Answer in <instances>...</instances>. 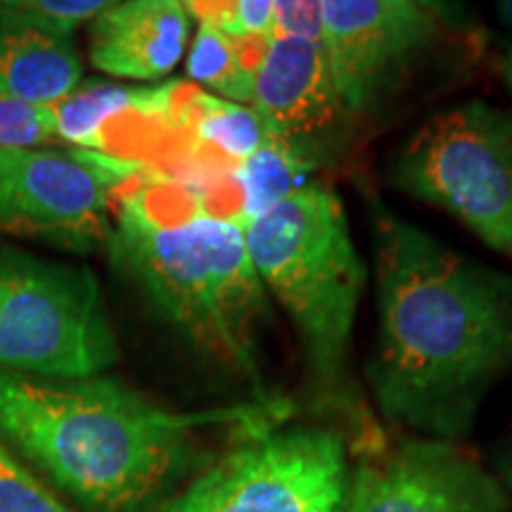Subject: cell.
<instances>
[{
  "instance_id": "23",
  "label": "cell",
  "mask_w": 512,
  "mask_h": 512,
  "mask_svg": "<svg viewBox=\"0 0 512 512\" xmlns=\"http://www.w3.org/2000/svg\"><path fill=\"white\" fill-rule=\"evenodd\" d=\"M422 10H427L430 15H444L446 19L456 17V8H453V0H415Z\"/></svg>"
},
{
  "instance_id": "18",
  "label": "cell",
  "mask_w": 512,
  "mask_h": 512,
  "mask_svg": "<svg viewBox=\"0 0 512 512\" xmlns=\"http://www.w3.org/2000/svg\"><path fill=\"white\" fill-rule=\"evenodd\" d=\"M55 136L50 107L0 95V150H34Z\"/></svg>"
},
{
  "instance_id": "5",
  "label": "cell",
  "mask_w": 512,
  "mask_h": 512,
  "mask_svg": "<svg viewBox=\"0 0 512 512\" xmlns=\"http://www.w3.org/2000/svg\"><path fill=\"white\" fill-rule=\"evenodd\" d=\"M117 358V339L91 268L0 245V370L88 380Z\"/></svg>"
},
{
  "instance_id": "12",
  "label": "cell",
  "mask_w": 512,
  "mask_h": 512,
  "mask_svg": "<svg viewBox=\"0 0 512 512\" xmlns=\"http://www.w3.org/2000/svg\"><path fill=\"white\" fill-rule=\"evenodd\" d=\"M188 36L190 17L181 0H121L91 22L88 50L100 72L157 81L181 62Z\"/></svg>"
},
{
  "instance_id": "15",
  "label": "cell",
  "mask_w": 512,
  "mask_h": 512,
  "mask_svg": "<svg viewBox=\"0 0 512 512\" xmlns=\"http://www.w3.org/2000/svg\"><path fill=\"white\" fill-rule=\"evenodd\" d=\"M268 41L271 38H233L211 24H200L185 69L202 91L252 107L254 72Z\"/></svg>"
},
{
  "instance_id": "1",
  "label": "cell",
  "mask_w": 512,
  "mask_h": 512,
  "mask_svg": "<svg viewBox=\"0 0 512 512\" xmlns=\"http://www.w3.org/2000/svg\"><path fill=\"white\" fill-rule=\"evenodd\" d=\"M377 342L370 387L389 420L453 439L512 370V278L370 200Z\"/></svg>"
},
{
  "instance_id": "25",
  "label": "cell",
  "mask_w": 512,
  "mask_h": 512,
  "mask_svg": "<svg viewBox=\"0 0 512 512\" xmlns=\"http://www.w3.org/2000/svg\"><path fill=\"white\" fill-rule=\"evenodd\" d=\"M496 8L498 17H501L508 27H512V0H496Z\"/></svg>"
},
{
  "instance_id": "3",
  "label": "cell",
  "mask_w": 512,
  "mask_h": 512,
  "mask_svg": "<svg viewBox=\"0 0 512 512\" xmlns=\"http://www.w3.org/2000/svg\"><path fill=\"white\" fill-rule=\"evenodd\" d=\"M110 247L169 323L223 366L245 375L256 401H275L266 394L259 366L268 292L249 259L240 223L202 214L176 226H150L117 211Z\"/></svg>"
},
{
  "instance_id": "21",
  "label": "cell",
  "mask_w": 512,
  "mask_h": 512,
  "mask_svg": "<svg viewBox=\"0 0 512 512\" xmlns=\"http://www.w3.org/2000/svg\"><path fill=\"white\" fill-rule=\"evenodd\" d=\"M323 0H273V36H299L320 41Z\"/></svg>"
},
{
  "instance_id": "11",
  "label": "cell",
  "mask_w": 512,
  "mask_h": 512,
  "mask_svg": "<svg viewBox=\"0 0 512 512\" xmlns=\"http://www.w3.org/2000/svg\"><path fill=\"white\" fill-rule=\"evenodd\" d=\"M252 107L271 138L311 166L328 155L349 114L323 43L299 36L268 41L254 72Z\"/></svg>"
},
{
  "instance_id": "20",
  "label": "cell",
  "mask_w": 512,
  "mask_h": 512,
  "mask_svg": "<svg viewBox=\"0 0 512 512\" xmlns=\"http://www.w3.org/2000/svg\"><path fill=\"white\" fill-rule=\"evenodd\" d=\"M117 3L121 0H0V8L72 34L79 24L95 19Z\"/></svg>"
},
{
  "instance_id": "4",
  "label": "cell",
  "mask_w": 512,
  "mask_h": 512,
  "mask_svg": "<svg viewBox=\"0 0 512 512\" xmlns=\"http://www.w3.org/2000/svg\"><path fill=\"white\" fill-rule=\"evenodd\" d=\"M245 245L266 292L299 332L313 382L325 399H344L366 266L339 197L302 185L247 223Z\"/></svg>"
},
{
  "instance_id": "6",
  "label": "cell",
  "mask_w": 512,
  "mask_h": 512,
  "mask_svg": "<svg viewBox=\"0 0 512 512\" xmlns=\"http://www.w3.org/2000/svg\"><path fill=\"white\" fill-rule=\"evenodd\" d=\"M389 178L512 259V114L482 100L434 114L396 150Z\"/></svg>"
},
{
  "instance_id": "10",
  "label": "cell",
  "mask_w": 512,
  "mask_h": 512,
  "mask_svg": "<svg viewBox=\"0 0 512 512\" xmlns=\"http://www.w3.org/2000/svg\"><path fill=\"white\" fill-rule=\"evenodd\" d=\"M347 512H505V494L448 441L411 439L358 465Z\"/></svg>"
},
{
  "instance_id": "16",
  "label": "cell",
  "mask_w": 512,
  "mask_h": 512,
  "mask_svg": "<svg viewBox=\"0 0 512 512\" xmlns=\"http://www.w3.org/2000/svg\"><path fill=\"white\" fill-rule=\"evenodd\" d=\"M174 124L192 128L200 143L214 147L235 162H245L271 138L254 107L216 98L192 86H183L176 102Z\"/></svg>"
},
{
  "instance_id": "9",
  "label": "cell",
  "mask_w": 512,
  "mask_h": 512,
  "mask_svg": "<svg viewBox=\"0 0 512 512\" xmlns=\"http://www.w3.org/2000/svg\"><path fill=\"white\" fill-rule=\"evenodd\" d=\"M415 0H323L320 43L351 114L382 102L437 38Z\"/></svg>"
},
{
  "instance_id": "24",
  "label": "cell",
  "mask_w": 512,
  "mask_h": 512,
  "mask_svg": "<svg viewBox=\"0 0 512 512\" xmlns=\"http://www.w3.org/2000/svg\"><path fill=\"white\" fill-rule=\"evenodd\" d=\"M501 72H503V81L505 86H508V91L512 95V46L505 50L503 55V64H501Z\"/></svg>"
},
{
  "instance_id": "22",
  "label": "cell",
  "mask_w": 512,
  "mask_h": 512,
  "mask_svg": "<svg viewBox=\"0 0 512 512\" xmlns=\"http://www.w3.org/2000/svg\"><path fill=\"white\" fill-rule=\"evenodd\" d=\"M233 38H273V0H235Z\"/></svg>"
},
{
  "instance_id": "13",
  "label": "cell",
  "mask_w": 512,
  "mask_h": 512,
  "mask_svg": "<svg viewBox=\"0 0 512 512\" xmlns=\"http://www.w3.org/2000/svg\"><path fill=\"white\" fill-rule=\"evenodd\" d=\"M72 34L0 8V95L50 107L81 83Z\"/></svg>"
},
{
  "instance_id": "17",
  "label": "cell",
  "mask_w": 512,
  "mask_h": 512,
  "mask_svg": "<svg viewBox=\"0 0 512 512\" xmlns=\"http://www.w3.org/2000/svg\"><path fill=\"white\" fill-rule=\"evenodd\" d=\"M309 169L311 164H306L302 157L294 155L290 147L275 138H268L266 145L240 162L235 181H238L242 202V228L306 185L304 176Z\"/></svg>"
},
{
  "instance_id": "14",
  "label": "cell",
  "mask_w": 512,
  "mask_h": 512,
  "mask_svg": "<svg viewBox=\"0 0 512 512\" xmlns=\"http://www.w3.org/2000/svg\"><path fill=\"white\" fill-rule=\"evenodd\" d=\"M181 91V81H166L159 86L91 81L86 86H76L67 98L50 105L55 136L79 150L105 152L112 126L119 121L147 119L174 124Z\"/></svg>"
},
{
  "instance_id": "8",
  "label": "cell",
  "mask_w": 512,
  "mask_h": 512,
  "mask_svg": "<svg viewBox=\"0 0 512 512\" xmlns=\"http://www.w3.org/2000/svg\"><path fill=\"white\" fill-rule=\"evenodd\" d=\"M140 162L93 150H0V230L93 249L110 242V209Z\"/></svg>"
},
{
  "instance_id": "7",
  "label": "cell",
  "mask_w": 512,
  "mask_h": 512,
  "mask_svg": "<svg viewBox=\"0 0 512 512\" xmlns=\"http://www.w3.org/2000/svg\"><path fill=\"white\" fill-rule=\"evenodd\" d=\"M266 418L238 439L164 512H347V448L323 427Z\"/></svg>"
},
{
  "instance_id": "19",
  "label": "cell",
  "mask_w": 512,
  "mask_h": 512,
  "mask_svg": "<svg viewBox=\"0 0 512 512\" xmlns=\"http://www.w3.org/2000/svg\"><path fill=\"white\" fill-rule=\"evenodd\" d=\"M0 512H69L0 444Z\"/></svg>"
},
{
  "instance_id": "2",
  "label": "cell",
  "mask_w": 512,
  "mask_h": 512,
  "mask_svg": "<svg viewBox=\"0 0 512 512\" xmlns=\"http://www.w3.org/2000/svg\"><path fill=\"white\" fill-rule=\"evenodd\" d=\"M280 401L174 413L117 380H41L0 370V434L98 512L155 503L192 456V432L283 418Z\"/></svg>"
},
{
  "instance_id": "26",
  "label": "cell",
  "mask_w": 512,
  "mask_h": 512,
  "mask_svg": "<svg viewBox=\"0 0 512 512\" xmlns=\"http://www.w3.org/2000/svg\"><path fill=\"white\" fill-rule=\"evenodd\" d=\"M505 475H508V484H510V489H512V458H510V463H508V472H505Z\"/></svg>"
}]
</instances>
